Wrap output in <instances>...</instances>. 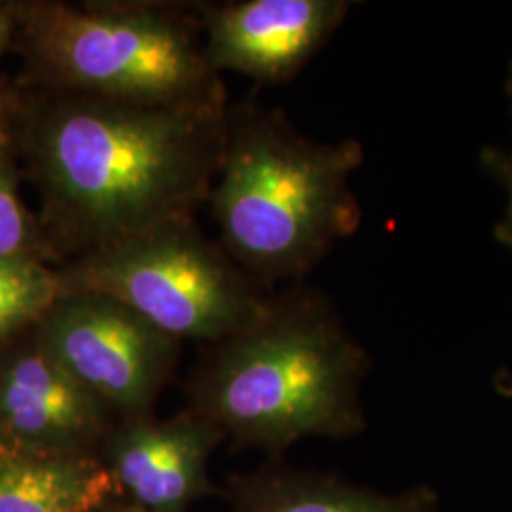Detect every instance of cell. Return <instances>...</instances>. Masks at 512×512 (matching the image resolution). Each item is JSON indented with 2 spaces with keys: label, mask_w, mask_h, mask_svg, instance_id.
<instances>
[{
  "label": "cell",
  "mask_w": 512,
  "mask_h": 512,
  "mask_svg": "<svg viewBox=\"0 0 512 512\" xmlns=\"http://www.w3.org/2000/svg\"><path fill=\"white\" fill-rule=\"evenodd\" d=\"M14 12L33 90L156 109H228L196 4L31 0L14 2Z\"/></svg>",
  "instance_id": "cell-4"
},
{
  "label": "cell",
  "mask_w": 512,
  "mask_h": 512,
  "mask_svg": "<svg viewBox=\"0 0 512 512\" xmlns=\"http://www.w3.org/2000/svg\"><path fill=\"white\" fill-rule=\"evenodd\" d=\"M507 88H509V93H511V99H512V67H511V78H509V82H507Z\"/></svg>",
  "instance_id": "cell-18"
},
{
  "label": "cell",
  "mask_w": 512,
  "mask_h": 512,
  "mask_svg": "<svg viewBox=\"0 0 512 512\" xmlns=\"http://www.w3.org/2000/svg\"><path fill=\"white\" fill-rule=\"evenodd\" d=\"M16 42V12L14 2L0 0V59Z\"/></svg>",
  "instance_id": "cell-15"
},
{
  "label": "cell",
  "mask_w": 512,
  "mask_h": 512,
  "mask_svg": "<svg viewBox=\"0 0 512 512\" xmlns=\"http://www.w3.org/2000/svg\"><path fill=\"white\" fill-rule=\"evenodd\" d=\"M14 255L44 256L55 264L40 220L19 196V169L8 148L0 152V256Z\"/></svg>",
  "instance_id": "cell-13"
},
{
  "label": "cell",
  "mask_w": 512,
  "mask_h": 512,
  "mask_svg": "<svg viewBox=\"0 0 512 512\" xmlns=\"http://www.w3.org/2000/svg\"><path fill=\"white\" fill-rule=\"evenodd\" d=\"M61 294L109 296L175 340L215 344L266 310L270 296L194 219L171 220L57 264Z\"/></svg>",
  "instance_id": "cell-5"
},
{
  "label": "cell",
  "mask_w": 512,
  "mask_h": 512,
  "mask_svg": "<svg viewBox=\"0 0 512 512\" xmlns=\"http://www.w3.org/2000/svg\"><path fill=\"white\" fill-rule=\"evenodd\" d=\"M38 346L120 420L147 418L181 342L109 296L61 294L35 329Z\"/></svg>",
  "instance_id": "cell-6"
},
{
  "label": "cell",
  "mask_w": 512,
  "mask_h": 512,
  "mask_svg": "<svg viewBox=\"0 0 512 512\" xmlns=\"http://www.w3.org/2000/svg\"><path fill=\"white\" fill-rule=\"evenodd\" d=\"M118 488L103 459L88 454H0V512H95Z\"/></svg>",
  "instance_id": "cell-11"
},
{
  "label": "cell",
  "mask_w": 512,
  "mask_h": 512,
  "mask_svg": "<svg viewBox=\"0 0 512 512\" xmlns=\"http://www.w3.org/2000/svg\"><path fill=\"white\" fill-rule=\"evenodd\" d=\"M19 340L0 351L2 454H88L114 427L112 412L38 346L35 329Z\"/></svg>",
  "instance_id": "cell-8"
},
{
  "label": "cell",
  "mask_w": 512,
  "mask_h": 512,
  "mask_svg": "<svg viewBox=\"0 0 512 512\" xmlns=\"http://www.w3.org/2000/svg\"><path fill=\"white\" fill-rule=\"evenodd\" d=\"M95 512H154L147 511L139 505H133V503H120V501H110L107 505H103L101 509H97Z\"/></svg>",
  "instance_id": "cell-17"
},
{
  "label": "cell",
  "mask_w": 512,
  "mask_h": 512,
  "mask_svg": "<svg viewBox=\"0 0 512 512\" xmlns=\"http://www.w3.org/2000/svg\"><path fill=\"white\" fill-rule=\"evenodd\" d=\"M236 512H439V494L418 484L399 494H380L342 478L272 467L234 492Z\"/></svg>",
  "instance_id": "cell-10"
},
{
  "label": "cell",
  "mask_w": 512,
  "mask_h": 512,
  "mask_svg": "<svg viewBox=\"0 0 512 512\" xmlns=\"http://www.w3.org/2000/svg\"><path fill=\"white\" fill-rule=\"evenodd\" d=\"M363 162L355 139L319 143L279 110L228 105L207 200L220 247L262 287L302 279L359 230L363 211L351 177Z\"/></svg>",
  "instance_id": "cell-3"
},
{
  "label": "cell",
  "mask_w": 512,
  "mask_h": 512,
  "mask_svg": "<svg viewBox=\"0 0 512 512\" xmlns=\"http://www.w3.org/2000/svg\"><path fill=\"white\" fill-rule=\"evenodd\" d=\"M370 368L329 298L296 287L272 294L251 325L211 344L188 384L190 410L239 446L283 454L308 437L366 429Z\"/></svg>",
  "instance_id": "cell-2"
},
{
  "label": "cell",
  "mask_w": 512,
  "mask_h": 512,
  "mask_svg": "<svg viewBox=\"0 0 512 512\" xmlns=\"http://www.w3.org/2000/svg\"><path fill=\"white\" fill-rule=\"evenodd\" d=\"M349 8L348 0L196 4L209 65L260 84H279L300 73L338 31Z\"/></svg>",
  "instance_id": "cell-7"
},
{
  "label": "cell",
  "mask_w": 512,
  "mask_h": 512,
  "mask_svg": "<svg viewBox=\"0 0 512 512\" xmlns=\"http://www.w3.org/2000/svg\"><path fill=\"white\" fill-rule=\"evenodd\" d=\"M14 148V114L0 90V152Z\"/></svg>",
  "instance_id": "cell-16"
},
{
  "label": "cell",
  "mask_w": 512,
  "mask_h": 512,
  "mask_svg": "<svg viewBox=\"0 0 512 512\" xmlns=\"http://www.w3.org/2000/svg\"><path fill=\"white\" fill-rule=\"evenodd\" d=\"M61 296L57 266L38 255L0 256V351L37 329Z\"/></svg>",
  "instance_id": "cell-12"
},
{
  "label": "cell",
  "mask_w": 512,
  "mask_h": 512,
  "mask_svg": "<svg viewBox=\"0 0 512 512\" xmlns=\"http://www.w3.org/2000/svg\"><path fill=\"white\" fill-rule=\"evenodd\" d=\"M12 114L55 264L194 219L224 152L226 112L33 90Z\"/></svg>",
  "instance_id": "cell-1"
},
{
  "label": "cell",
  "mask_w": 512,
  "mask_h": 512,
  "mask_svg": "<svg viewBox=\"0 0 512 512\" xmlns=\"http://www.w3.org/2000/svg\"><path fill=\"white\" fill-rule=\"evenodd\" d=\"M220 439L219 429L192 410L164 421H120L103 440V463L129 503L183 512L215 492L207 467Z\"/></svg>",
  "instance_id": "cell-9"
},
{
  "label": "cell",
  "mask_w": 512,
  "mask_h": 512,
  "mask_svg": "<svg viewBox=\"0 0 512 512\" xmlns=\"http://www.w3.org/2000/svg\"><path fill=\"white\" fill-rule=\"evenodd\" d=\"M482 164L499 183L505 186V190L509 194L507 213H505L501 222L495 226V238L512 251V152L486 148L482 152Z\"/></svg>",
  "instance_id": "cell-14"
}]
</instances>
